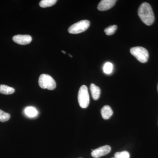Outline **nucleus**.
Masks as SVG:
<instances>
[{
	"label": "nucleus",
	"mask_w": 158,
	"mask_h": 158,
	"mask_svg": "<svg viewBox=\"0 0 158 158\" xmlns=\"http://www.w3.org/2000/svg\"><path fill=\"white\" fill-rule=\"evenodd\" d=\"M116 2V0H102L99 3L98 9L101 11L109 10L114 6Z\"/></svg>",
	"instance_id": "8"
},
{
	"label": "nucleus",
	"mask_w": 158,
	"mask_h": 158,
	"mask_svg": "<svg viewBox=\"0 0 158 158\" xmlns=\"http://www.w3.org/2000/svg\"><path fill=\"white\" fill-rule=\"evenodd\" d=\"M104 72L105 73L109 74L112 72L113 70V65L110 62H106L103 67Z\"/></svg>",
	"instance_id": "16"
},
{
	"label": "nucleus",
	"mask_w": 158,
	"mask_h": 158,
	"mask_svg": "<svg viewBox=\"0 0 158 158\" xmlns=\"http://www.w3.org/2000/svg\"><path fill=\"white\" fill-rule=\"evenodd\" d=\"M90 89L92 98L94 100H97L100 96V88L94 84H91L90 85Z\"/></svg>",
	"instance_id": "9"
},
{
	"label": "nucleus",
	"mask_w": 158,
	"mask_h": 158,
	"mask_svg": "<svg viewBox=\"0 0 158 158\" xmlns=\"http://www.w3.org/2000/svg\"><path fill=\"white\" fill-rule=\"evenodd\" d=\"M78 100L79 105L82 108H86L89 106L90 102L88 88L86 85H82L79 90Z\"/></svg>",
	"instance_id": "4"
},
{
	"label": "nucleus",
	"mask_w": 158,
	"mask_h": 158,
	"mask_svg": "<svg viewBox=\"0 0 158 158\" xmlns=\"http://www.w3.org/2000/svg\"><path fill=\"white\" fill-rule=\"evenodd\" d=\"M57 2L56 0H42L40 2L39 5L42 8H47L53 6Z\"/></svg>",
	"instance_id": "13"
},
{
	"label": "nucleus",
	"mask_w": 158,
	"mask_h": 158,
	"mask_svg": "<svg viewBox=\"0 0 158 158\" xmlns=\"http://www.w3.org/2000/svg\"></svg>",
	"instance_id": "22"
},
{
	"label": "nucleus",
	"mask_w": 158,
	"mask_h": 158,
	"mask_svg": "<svg viewBox=\"0 0 158 158\" xmlns=\"http://www.w3.org/2000/svg\"><path fill=\"white\" fill-rule=\"evenodd\" d=\"M62 53H64V54L66 53V52H64V51H62Z\"/></svg>",
	"instance_id": "18"
},
{
	"label": "nucleus",
	"mask_w": 158,
	"mask_h": 158,
	"mask_svg": "<svg viewBox=\"0 0 158 158\" xmlns=\"http://www.w3.org/2000/svg\"><path fill=\"white\" fill-rule=\"evenodd\" d=\"M111 148L109 145H104L94 150L91 156L94 158H98L107 154L111 151Z\"/></svg>",
	"instance_id": "6"
},
{
	"label": "nucleus",
	"mask_w": 158,
	"mask_h": 158,
	"mask_svg": "<svg viewBox=\"0 0 158 158\" xmlns=\"http://www.w3.org/2000/svg\"><path fill=\"white\" fill-rule=\"evenodd\" d=\"M24 113L27 116L30 117H34L37 116L38 112L35 108L33 107H27L25 109Z\"/></svg>",
	"instance_id": "12"
},
{
	"label": "nucleus",
	"mask_w": 158,
	"mask_h": 158,
	"mask_svg": "<svg viewBox=\"0 0 158 158\" xmlns=\"http://www.w3.org/2000/svg\"><path fill=\"white\" fill-rule=\"evenodd\" d=\"M90 22L88 20H83L73 24L68 29L69 33L71 34H78L85 32L89 28Z\"/></svg>",
	"instance_id": "5"
},
{
	"label": "nucleus",
	"mask_w": 158,
	"mask_h": 158,
	"mask_svg": "<svg viewBox=\"0 0 158 158\" xmlns=\"http://www.w3.org/2000/svg\"><path fill=\"white\" fill-rule=\"evenodd\" d=\"M117 29V26L116 25L110 26L105 29L104 31L107 35H112L116 32Z\"/></svg>",
	"instance_id": "14"
},
{
	"label": "nucleus",
	"mask_w": 158,
	"mask_h": 158,
	"mask_svg": "<svg viewBox=\"0 0 158 158\" xmlns=\"http://www.w3.org/2000/svg\"><path fill=\"white\" fill-rule=\"evenodd\" d=\"M69 56H70L71 57H72V56H71V55H70V54H69Z\"/></svg>",
	"instance_id": "19"
},
{
	"label": "nucleus",
	"mask_w": 158,
	"mask_h": 158,
	"mask_svg": "<svg viewBox=\"0 0 158 158\" xmlns=\"http://www.w3.org/2000/svg\"><path fill=\"white\" fill-rule=\"evenodd\" d=\"M10 118V115L9 113H6L2 110H0V121L4 122L8 121Z\"/></svg>",
	"instance_id": "15"
},
{
	"label": "nucleus",
	"mask_w": 158,
	"mask_h": 158,
	"mask_svg": "<svg viewBox=\"0 0 158 158\" xmlns=\"http://www.w3.org/2000/svg\"></svg>",
	"instance_id": "21"
},
{
	"label": "nucleus",
	"mask_w": 158,
	"mask_h": 158,
	"mask_svg": "<svg viewBox=\"0 0 158 158\" xmlns=\"http://www.w3.org/2000/svg\"><path fill=\"white\" fill-rule=\"evenodd\" d=\"M14 88L6 85H0V93L4 94H11L15 92Z\"/></svg>",
	"instance_id": "11"
},
{
	"label": "nucleus",
	"mask_w": 158,
	"mask_h": 158,
	"mask_svg": "<svg viewBox=\"0 0 158 158\" xmlns=\"http://www.w3.org/2000/svg\"><path fill=\"white\" fill-rule=\"evenodd\" d=\"M157 89H158V86H157Z\"/></svg>",
	"instance_id": "20"
},
{
	"label": "nucleus",
	"mask_w": 158,
	"mask_h": 158,
	"mask_svg": "<svg viewBox=\"0 0 158 158\" xmlns=\"http://www.w3.org/2000/svg\"><path fill=\"white\" fill-rule=\"evenodd\" d=\"M130 52L141 63L147 62L149 57L148 51L142 47H135L130 49Z\"/></svg>",
	"instance_id": "2"
},
{
	"label": "nucleus",
	"mask_w": 158,
	"mask_h": 158,
	"mask_svg": "<svg viewBox=\"0 0 158 158\" xmlns=\"http://www.w3.org/2000/svg\"><path fill=\"white\" fill-rule=\"evenodd\" d=\"M138 15L141 21L146 25H151L154 22L153 11L148 3L144 2L141 4L138 8Z\"/></svg>",
	"instance_id": "1"
},
{
	"label": "nucleus",
	"mask_w": 158,
	"mask_h": 158,
	"mask_svg": "<svg viewBox=\"0 0 158 158\" xmlns=\"http://www.w3.org/2000/svg\"><path fill=\"white\" fill-rule=\"evenodd\" d=\"M12 40L18 44L26 45L32 41V38L29 35H17L14 36Z\"/></svg>",
	"instance_id": "7"
},
{
	"label": "nucleus",
	"mask_w": 158,
	"mask_h": 158,
	"mask_svg": "<svg viewBox=\"0 0 158 158\" xmlns=\"http://www.w3.org/2000/svg\"><path fill=\"white\" fill-rule=\"evenodd\" d=\"M38 83L40 87L43 89L53 90L56 87V84L54 79L51 76L42 74L39 77Z\"/></svg>",
	"instance_id": "3"
},
{
	"label": "nucleus",
	"mask_w": 158,
	"mask_h": 158,
	"mask_svg": "<svg viewBox=\"0 0 158 158\" xmlns=\"http://www.w3.org/2000/svg\"><path fill=\"white\" fill-rule=\"evenodd\" d=\"M102 117L105 119H108L113 115V111L110 106L106 105L103 107L101 110Z\"/></svg>",
	"instance_id": "10"
},
{
	"label": "nucleus",
	"mask_w": 158,
	"mask_h": 158,
	"mask_svg": "<svg viewBox=\"0 0 158 158\" xmlns=\"http://www.w3.org/2000/svg\"><path fill=\"white\" fill-rule=\"evenodd\" d=\"M129 153L127 151H123L116 152L115 157L116 158H130Z\"/></svg>",
	"instance_id": "17"
}]
</instances>
